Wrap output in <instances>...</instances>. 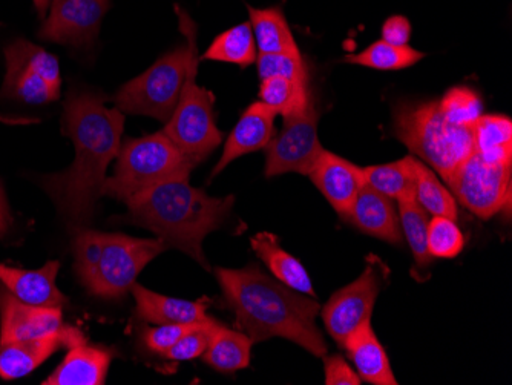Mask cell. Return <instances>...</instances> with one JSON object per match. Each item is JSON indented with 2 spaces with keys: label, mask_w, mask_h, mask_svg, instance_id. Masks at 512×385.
Wrapping results in <instances>:
<instances>
[{
  "label": "cell",
  "mask_w": 512,
  "mask_h": 385,
  "mask_svg": "<svg viewBox=\"0 0 512 385\" xmlns=\"http://www.w3.org/2000/svg\"><path fill=\"white\" fill-rule=\"evenodd\" d=\"M60 131L73 142V165L40 181L60 214L80 229L91 221L97 201L103 197L106 172L122 145L125 114L119 108H108L102 94L69 89L63 100Z\"/></svg>",
  "instance_id": "obj_1"
},
{
  "label": "cell",
  "mask_w": 512,
  "mask_h": 385,
  "mask_svg": "<svg viewBox=\"0 0 512 385\" xmlns=\"http://www.w3.org/2000/svg\"><path fill=\"white\" fill-rule=\"evenodd\" d=\"M217 278L238 329L253 343L284 338L316 358L327 355V343L316 326L321 306L315 298L290 289L255 266L218 267Z\"/></svg>",
  "instance_id": "obj_2"
},
{
  "label": "cell",
  "mask_w": 512,
  "mask_h": 385,
  "mask_svg": "<svg viewBox=\"0 0 512 385\" xmlns=\"http://www.w3.org/2000/svg\"><path fill=\"white\" fill-rule=\"evenodd\" d=\"M125 205L132 224L154 232L168 249H178L211 270L203 254V240L223 226L235 197H211L189 185V180H171L134 195Z\"/></svg>",
  "instance_id": "obj_3"
},
{
  "label": "cell",
  "mask_w": 512,
  "mask_h": 385,
  "mask_svg": "<svg viewBox=\"0 0 512 385\" xmlns=\"http://www.w3.org/2000/svg\"><path fill=\"white\" fill-rule=\"evenodd\" d=\"M73 251L74 270L85 289L94 297L115 300L131 292L142 270L168 247L160 238L77 229Z\"/></svg>",
  "instance_id": "obj_4"
},
{
  "label": "cell",
  "mask_w": 512,
  "mask_h": 385,
  "mask_svg": "<svg viewBox=\"0 0 512 385\" xmlns=\"http://www.w3.org/2000/svg\"><path fill=\"white\" fill-rule=\"evenodd\" d=\"M393 132L444 180L474 152L473 128H460L448 122L436 100L396 103Z\"/></svg>",
  "instance_id": "obj_5"
},
{
  "label": "cell",
  "mask_w": 512,
  "mask_h": 385,
  "mask_svg": "<svg viewBox=\"0 0 512 385\" xmlns=\"http://www.w3.org/2000/svg\"><path fill=\"white\" fill-rule=\"evenodd\" d=\"M178 27L186 45L160 57L145 73L129 80L114 96L115 108L123 114L152 117L168 123L177 108L188 74L189 62L197 45V25L188 11L175 7Z\"/></svg>",
  "instance_id": "obj_6"
},
{
  "label": "cell",
  "mask_w": 512,
  "mask_h": 385,
  "mask_svg": "<svg viewBox=\"0 0 512 385\" xmlns=\"http://www.w3.org/2000/svg\"><path fill=\"white\" fill-rule=\"evenodd\" d=\"M115 160L114 175L106 178L102 195L123 203L165 181L189 180L195 168L163 131L122 140Z\"/></svg>",
  "instance_id": "obj_7"
},
{
  "label": "cell",
  "mask_w": 512,
  "mask_h": 385,
  "mask_svg": "<svg viewBox=\"0 0 512 385\" xmlns=\"http://www.w3.org/2000/svg\"><path fill=\"white\" fill-rule=\"evenodd\" d=\"M198 65L200 59L195 48L177 108L163 129L194 166L214 154L224 139L215 122V96L197 83Z\"/></svg>",
  "instance_id": "obj_8"
},
{
  "label": "cell",
  "mask_w": 512,
  "mask_h": 385,
  "mask_svg": "<svg viewBox=\"0 0 512 385\" xmlns=\"http://www.w3.org/2000/svg\"><path fill=\"white\" fill-rule=\"evenodd\" d=\"M511 174L512 165H491L473 152L445 181L468 211L490 220L511 205Z\"/></svg>",
  "instance_id": "obj_9"
},
{
  "label": "cell",
  "mask_w": 512,
  "mask_h": 385,
  "mask_svg": "<svg viewBox=\"0 0 512 385\" xmlns=\"http://www.w3.org/2000/svg\"><path fill=\"white\" fill-rule=\"evenodd\" d=\"M318 120L313 100L304 111L284 119V128L266 148L267 178L290 172L309 174L324 149L319 142Z\"/></svg>",
  "instance_id": "obj_10"
},
{
  "label": "cell",
  "mask_w": 512,
  "mask_h": 385,
  "mask_svg": "<svg viewBox=\"0 0 512 385\" xmlns=\"http://www.w3.org/2000/svg\"><path fill=\"white\" fill-rule=\"evenodd\" d=\"M384 283L381 263L367 264L361 277L333 293L324 307H321L322 321L329 335L339 346L344 347L359 327L370 323L371 313Z\"/></svg>",
  "instance_id": "obj_11"
},
{
  "label": "cell",
  "mask_w": 512,
  "mask_h": 385,
  "mask_svg": "<svg viewBox=\"0 0 512 385\" xmlns=\"http://www.w3.org/2000/svg\"><path fill=\"white\" fill-rule=\"evenodd\" d=\"M109 7V0H51L39 37L59 45L91 47Z\"/></svg>",
  "instance_id": "obj_12"
},
{
  "label": "cell",
  "mask_w": 512,
  "mask_h": 385,
  "mask_svg": "<svg viewBox=\"0 0 512 385\" xmlns=\"http://www.w3.org/2000/svg\"><path fill=\"white\" fill-rule=\"evenodd\" d=\"M307 177L342 220L348 217L365 186L362 168L327 149H322Z\"/></svg>",
  "instance_id": "obj_13"
},
{
  "label": "cell",
  "mask_w": 512,
  "mask_h": 385,
  "mask_svg": "<svg viewBox=\"0 0 512 385\" xmlns=\"http://www.w3.org/2000/svg\"><path fill=\"white\" fill-rule=\"evenodd\" d=\"M65 326L60 307L31 306L0 283V343L50 335Z\"/></svg>",
  "instance_id": "obj_14"
},
{
  "label": "cell",
  "mask_w": 512,
  "mask_h": 385,
  "mask_svg": "<svg viewBox=\"0 0 512 385\" xmlns=\"http://www.w3.org/2000/svg\"><path fill=\"white\" fill-rule=\"evenodd\" d=\"M82 330L77 327L63 326L57 332L25 341L0 343V378L5 381L30 375L46 359L83 338Z\"/></svg>",
  "instance_id": "obj_15"
},
{
  "label": "cell",
  "mask_w": 512,
  "mask_h": 385,
  "mask_svg": "<svg viewBox=\"0 0 512 385\" xmlns=\"http://www.w3.org/2000/svg\"><path fill=\"white\" fill-rule=\"evenodd\" d=\"M276 116H278L276 111L260 100L249 105L227 137L223 154L212 171V177L221 174V171H224L237 158L266 149L275 137Z\"/></svg>",
  "instance_id": "obj_16"
},
{
  "label": "cell",
  "mask_w": 512,
  "mask_h": 385,
  "mask_svg": "<svg viewBox=\"0 0 512 385\" xmlns=\"http://www.w3.org/2000/svg\"><path fill=\"white\" fill-rule=\"evenodd\" d=\"M114 352L109 347L92 346L85 336L68 347L65 359L43 385H103Z\"/></svg>",
  "instance_id": "obj_17"
},
{
  "label": "cell",
  "mask_w": 512,
  "mask_h": 385,
  "mask_svg": "<svg viewBox=\"0 0 512 385\" xmlns=\"http://www.w3.org/2000/svg\"><path fill=\"white\" fill-rule=\"evenodd\" d=\"M59 269V261H48L42 269L37 270L16 269L0 264V283L23 303L63 309L68 304V298L56 286Z\"/></svg>",
  "instance_id": "obj_18"
},
{
  "label": "cell",
  "mask_w": 512,
  "mask_h": 385,
  "mask_svg": "<svg viewBox=\"0 0 512 385\" xmlns=\"http://www.w3.org/2000/svg\"><path fill=\"white\" fill-rule=\"evenodd\" d=\"M345 221L370 237L379 238L394 246L402 244L401 221L394 200L379 194L370 186L365 185L361 189Z\"/></svg>",
  "instance_id": "obj_19"
},
{
  "label": "cell",
  "mask_w": 512,
  "mask_h": 385,
  "mask_svg": "<svg viewBox=\"0 0 512 385\" xmlns=\"http://www.w3.org/2000/svg\"><path fill=\"white\" fill-rule=\"evenodd\" d=\"M137 304L138 318L149 324H195L212 320L207 310L211 300L207 297L198 301L180 300L152 292L135 283L131 289Z\"/></svg>",
  "instance_id": "obj_20"
},
{
  "label": "cell",
  "mask_w": 512,
  "mask_h": 385,
  "mask_svg": "<svg viewBox=\"0 0 512 385\" xmlns=\"http://www.w3.org/2000/svg\"><path fill=\"white\" fill-rule=\"evenodd\" d=\"M348 358L352 359L361 381L375 385H398V379L391 370L390 359L384 346L376 336L371 323L359 327L344 347Z\"/></svg>",
  "instance_id": "obj_21"
},
{
  "label": "cell",
  "mask_w": 512,
  "mask_h": 385,
  "mask_svg": "<svg viewBox=\"0 0 512 385\" xmlns=\"http://www.w3.org/2000/svg\"><path fill=\"white\" fill-rule=\"evenodd\" d=\"M253 251L269 267L273 278L289 286L296 292L304 293L309 297H316L312 280L306 267L299 263L298 258L284 251L278 238L270 232H260L250 240Z\"/></svg>",
  "instance_id": "obj_22"
},
{
  "label": "cell",
  "mask_w": 512,
  "mask_h": 385,
  "mask_svg": "<svg viewBox=\"0 0 512 385\" xmlns=\"http://www.w3.org/2000/svg\"><path fill=\"white\" fill-rule=\"evenodd\" d=\"M247 10L258 53L301 56L298 43L281 8L247 7Z\"/></svg>",
  "instance_id": "obj_23"
},
{
  "label": "cell",
  "mask_w": 512,
  "mask_h": 385,
  "mask_svg": "<svg viewBox=\"0 0 512 385\" xmlns=\"http://www.w3.org/2000/svg\"><path fill=\"white\" fill-rule=\"evenodd\" d=\"M5 60L7 76L0 97L19 100L28 105H45L60 99L39 74L34 73L27 63L8 48H5Z\"/></svg>",
  "instance_id": "obj_24"
},
{
  "label": "cell",
  "mask_w": 512,
  "mask_h": 385,
  "mask_svg": "<svg viewBox=\"0 0 512 385\" xmlns=\"http://www.w3.org/2000/svg\"><path fill=\"white\" fill-rule=\"evenodd\" d=\"M474 152L491 165H512V122L502 114H483L473 126Z\"/></svg>",
  "instance_id": "obj_25"
},
{
  "label": "cell",
  "mask_w": 512,
  "mask_h": 385,
  "mask_svg": "<svg viewBox=\"0 0 512 385\" xmlns=\"http://www.w3.org/2000/svg\"><path fill=\"white\" fill-rule=\"evenodd\" d=\"M252 346V338L246 333L218 324L211 344L203 353V361L217 372L235 373L249 367Z\"/></svg>",
  "instance_id": "obj_26"
},
{
  "label": "cell",
  "mask_w": 512,
  "mask_h": 385,
  "mask_svg": "<svg viewBox=\"0 0 512 385\" xmlns=\"http://www.w3.org/2000/svg\"><path fill=\"white\" fill-rule=\"evenodd\" d=\"M362 172H364L365 185L391 200L399 201L414 197L416 171H414L413 155L401 158L398 162L367 166L362 168Z\"/></svg>",
  "instance_id": "obj_27"
},
{
  "label": "cell",
  "mask_w": 512,
  "mask_h": 385,
  "mask_svg": "<svg viewBox=\"0 0 512 385\" xmlns=\"http://www.w3.org/2000/svg\"><path fill=\"white\" fill-rule=\"evenodd\" d=\"M255 37L250 22L237 25L224 33L218 34L211 47L203 54L204 60L232 63L240 68L253 65L258 59Z\"/></svg>",
  "instance_id": "obj_28"
},
{
  "label": "cell",
  "mask_w": 512,
  "mask_h": 385,
  "mask_svg": "<svg viewBox=\"0 0 512 385\" xmlns=\"http://www.w3.org/2000/svg\"><path fill=\"white\" fill-rule=\"evenodd\" d=\"M414 171H416V189L414 198L427 214L433 217H448L457 220L459 211L454 195L440 183L437 175L430 166L414 157Z\"/></svg>",
  "instance_id": "obj_29"
},
{
  "label": "cell",
  "mask_w": 512,
  "mask_h": 385,
  "mask_svg": "<svg viewBox=\"0 0 512 385\" xmlns=\"http://www.w3.org/2000/svg\"><path fill=\"white\" fill-rule=\"evenodd\" d=\"M312 100L309 85L293 82L286 77L261 79L260 102L284 119L304 111Z\"/></svg>",
  "instance_id": "obj_30"
},
{
  "label": "cell",
  "mask_w": 512,
  "mask_h": 385,
  "mask_svg": "<svg viewBox=\"0 0 512 385\" xmlns=\"http://www.w3.org/2000/svg\"><path fill=\"white\" fill-rule=\"evenodd\" d=\"M422 59H425V54L414 50L410 45L396 47L382 39L365 48L361 53L345 56V62L379 71L405 70L421 62Z\"/></svg>",
  "instance_id": "obj_31"
},
{
  "label": "cell",
  "mask_w": 512,
  "mask_h": 385,
  "mask_svg": "<svg viewBox=\"0 0 512 385\" xmlns=\"http://www.w3.org/2000/svg\"><path fill=\"white\" fill-rule=\"evenodd\" d=\"M398 212L402 234L407 238L414 261L419 267L428 266L433 258L430 257L427 249L428 223H430L427 212L414 197L399 200Z\"/></svg>",
  "instance_id": "obj_32"
},
{
  "label": "cell",
  "mask_w": 512,
  "mask_h": 385,
  "mask_svg": "<svg viewBox=\"0 0 512 385\" xmlns=\"http://www.w3.org/2000/svg\"><path fill=\"white\" fill-rule=\"evenodd\" d=\"M442 116L460 128H473L483 116V102L479 94L468 86L448 89L442 99L437 100Z\"/></svg>",
  "instance_id": "obj_33"
},
{
  "label": "cell",
  "mask_w": 512,
  "mask_h": 385,
  "mask_svg": "<svg viewBox=\"0 0 512 385\" xmlns=\"http://www.w3.org/2000/svg\"><path fill=\"white\" fill-rule=\"evenodd\" d=\"M465 247V237L456 220L448 217H433L428 223L427 249L431 258L453 260Z\"/></svg>",
  "instance_id": "obj_34"
},
{
  "label": "cell",
  "mask_w": 512,
  "mask_h": 385,
  "mask_svg": "<svg viewBox=\"0 0 512 385\" xmlns=\"http://www.w3.org/2000/svg\"><path fill=\"white\" fill-rule=\"evenodd\" d=\"M7 48L13 51L16 56H19L23 62L27 63L34 73L39 74L48 83V86L53 89V93L60 97L62 76H60L59 60L53 54L23 39L16 40V42L8 45Z\"/></svg>",
  "instance_id": "obj_35"
},
{
  "label": "cell",
  "mask_w": 512,
  "mask_h": 385,
  "mask_svg": "<svg viewBox=\"0 0 512 385\" xmlns=\"http://www.w3.org/2000/svg\"><path fill=\"white\" fill-rule=\"evenodd\" d=\"M256 68L261 79L286 77L293 82L309 85V70L302 56L293 54H258Z\"/></svg>",
  "instance_id": "obj_36"
},
{
  "label": "cell",
  "mask_w": 512,
  "mask_h": 385,
  "mask_svg": "<svg viewBox=\"0 0 512 385\" xmlns=\"http://www.w3.org/2000/svg\"><path fill=\"white\" fill-rule=\"evenodd\" d=\"M218 324L220 323L215 318L204 321V323H198L194 329L181 336L177 344L172 346L163 355V358L171 359V361H191V359L198 358V356H203V353L211 344L212 338H214Z\"/></svg>",
  "instance_id": "obj_37"
},
{
  "label": "cell",
  "mask_w": 512,
  "mask_h": 385,
  "mask_svg": "<svg viewBox=\"0 0 512 385\" xmlns=\"http://www.w3.org/2000/svg\"><path fill=\"white\" fill-rule=\"evenodd\" d=\"M197 324H158L157 327H146L142 336L143 343L149 352L163 356L177 344L181 336L186 335Z\"/></svg>",
  "instance_id": "obj_38"
},
{
  "label": "cell",
  "mask_w": 512,
  "mask_h": 385,
  "mask_svg": "<svg viewBox=\"0 0 512 385\" xmlns=\"http://www.w3.org/2000/svg\"><path fill=\"white\" fill-rule=\"evenodd\" d=\"M325 384L327 385H361L358 373L348 366L341 355H325L324 358Z\"/></svg>",
  "instance_id": "obj_39"
},
{
  "label": "cell",
  "mask_w": 512,
  "mask_h": 385,
  "mask_svg": "<svg viewBox=\"0 0 512 385\" xmlns=\"http://www.w3.org/2000/svg\"><path fill=\"white\" fill-rule=\"evenodd\" d=\"M411 37L410 20L404 16H391L382 27V40L396 47L408 45Z\"/></svg>",
  "instance_id": "obj_40"
},
{
  "label": "cell",
  "mask_w": 512,
  "mask_h": 385,
  "mask_svg": "<svg viewBox=\"0 0 512 385\" xmlns=\"http://www.w3.org/2000/svg\"><path fill=\"white\" fill-rule=\"evenodd\" d=\"M11 224H13V217H11L7 200H5L4 189L0 186V238L7 235V232L10 231Z\"/></svg>",
  "instance_id": "obj_41"
},
{
  "label": "cell",
  "mask_w": 512,
  "mask_h": 385,
  "mask_svg": "<svg viewBox=\"0 0 512 385\" xmlns=\"http://www.w3.org/2000/svg\"><path fill=\"white\" fill-rule=\"evenodd\" d=\"M33 4L40 19H45L48 10H50L51 0H33Z\"/></svg>",
  "instance_id": "obj_42"
}]
</instances>
